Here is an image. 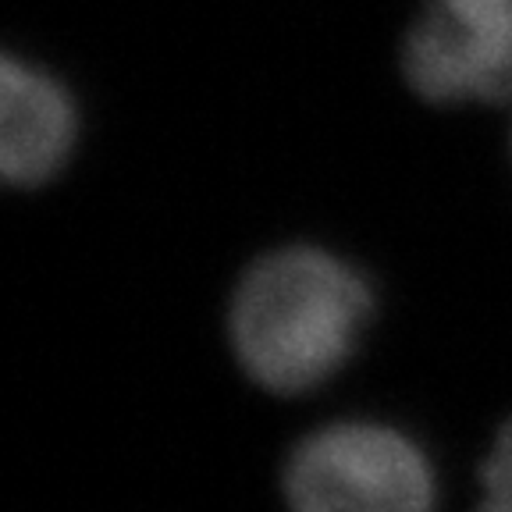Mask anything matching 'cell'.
<instances>
[{
    "label": "cell",
    "instance_id": "obj_1",
    "mask_svg": "<svg viewBox=\"0 0 512 512\" xmlns=\"http://www.w3.org/2000/svg\"><path fill=\"white\" fill-rule=\"evenodd\" d=\"M370 313V281L349 260L320 246H281L239 278L228 338L249 381L303 395L349 363Z\"/></svg>",
    "mask_w": 512,
    "mask_h": 512
},
{
    "label": "cell",
    "instance_id": "obj_2",
    "mask_svg": "<svg viewBox=\"0 0 512 512\" xmlns=\"http://www.w3.org/2000/svg\"><path fill=\"white\" fill-rule=\"evenodd\" d=\"M281 491L292 512H434L431 456L381 420H335L285 459Z\"/></svg>",
    "mask_w": 512,
    "mask_h": 512
},
{
    "label": "cell",
    "instance_id": "obj_3",
    "mask_svg": "<svg viewBox=\"0 0 512 512\" xmlns=\"http://www.w3.org/2000/svg\"><path fill=\"white\" fill-rule=\"evenodd\" d=\"M402 72L431 104L512 100V0H427L402 43Z\"/></svg>",
    "mask_w": 512,
    "mask_h": 512
},
{
    "label": "cell",
    "instance_id": "obj_4",
    "mask_svg": "<svg viewBox=\"0 0 512 512\" xmlns=\"http://www.w3.org/2000/svg\"><path fill=\"white\" fill-rule=\"evenodd\" d=\"M79 143V107L61 79L8 54L0 68V171L18 189L43 185Z\"/></svg>",
    "mask_w": 512,
    "mask_h": 512
},
{
    "label": "cell",
    "instance_id": "obj_5",
    "mask_svg": "<svg viewBox=\"0 0 512 512\" xmlns=\"http://www.w3.org/2000/svg\"><path fill=\"white\" fill-rule=\"evenodd\" d=\"M477 512H512V420H505L484 459Z\"/></svg>",
    "mask_w": 512,
    "mask_h": 512
}]
</instances>
